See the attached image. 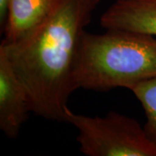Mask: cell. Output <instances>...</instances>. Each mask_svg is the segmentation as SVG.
I'll return each mask as SVG.
<instances>
[{
    "mask_svg": "<svg viewBox=\"0 0 156 156\" xmlns=\"http://www.w3.org/2000/svg\"><path fill=\"white\" fill-rule=\"evenodd\" d=\"M101 0H59L50 15L22 38L1 43L17 77L28 91L32 113L66 122L78 46Z\"/></svg>",
    "mask_w": 156,
    "mask_h": 156,
    "instance_id": "1",
    "label": "cell"
},
{
    "mask_svg": "<svg viewBox=\"0 0 156 156\" xmlns=\"http://www.w3.org/2000/svg\"><path fill=\"white\" fill-rule=\"evenodd\" d=\"M156 76V37L126 30H84L73 70V89H130Z\"/></svg>",
    "mask_w": 156,
    "mask_h": 156,
    "instance_id": "2",
    "label": "cell"
},
{
    "mask_svg": "<svg viewBox=\"0 0 156 156\" xmlns=\"http://www.w3.org/2000/svg\"><path fill=\"white\" fill-rule=\"evenodd\" d=\"M66 122L78 130L80 152L86 156H156V144L132 117L110 111L105 116L76 114L68 107Z\"/></svg>",
    "mask_w": 156,
    "mask_h": 156,
    "instance_id": "3",
    "label": "cell"
},
{
    "mask_svg": "<svg viewBox=\"0 0 156 156\" xmlns=\"http://www.w3.org/2000/svg\"><path fill=\"white\" fill-rule=\"evenodd\" d=\"M32 112L28 91L17 77L4 50L0 49V129L16 139Z\"/></svg>",
    "mask_w": 156,
    "mask_h": 156,
    "instance_id": "4",
    "label": "cell"
},
{
    "mask_svg": "<svg viewBox=\"0 0 156 156\" xmlns=\"http://www.w3.org/2000/svg\"><path fill=\"white\" fill-rule=\"evenodd\" d=\"M106 30H126L156 37V0H115L100 18Z\"/></svg>",
    "mask_w": 156,
    "mask_h": 156,
    "instance_id": "5",
    "label": "cell"
},
{
    "mask_svg": "<svg viewBox=\"0 0 156 156\" xmlns=\"http://www.w3.org/2000/svg\"><path fill=\"white\" fill-rule=\"evenodd\" d=\"M59 0H10L2 43L10 44L22 38L54 10Z\"/></svg>",
    "mask_w": 156,
    "mask_h": 156,
    "instance_id": "6",
    "label": "cell"
},
{
    "mask_svg": "<svg viewBox=\"0 0 156 156\" xmlns=\"http://www.w3.org/2000/svg\"><path fill=\"white\" fill-rule=\"evenodd\" d=\"M145 111L144 128L148 138L156 144V76L145 80L129 89Z\"/></svg>",
    "mask_w": 156,
    "mask_h": 156,
    "instance_id": "7",
    "label": "cell"
},
{
    "mask_svg": "<svg viewBox=\"0 0 156 156\" xmlns=\"http://www.w3.org/2000/svg\"><path fill=\"white\" fill-rule=\"evenodd\" d=\"M10 0H0V28L1 32L3 31L4 27L5 25L6 19L8 16Z\"/></svg>",
    "mask_w": 156,
    "mask_h": 156,
    "instance_id": "8",
    "label": "cell"
}]
</instances>
